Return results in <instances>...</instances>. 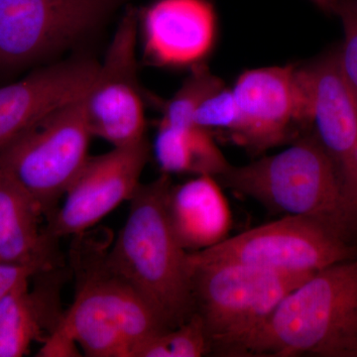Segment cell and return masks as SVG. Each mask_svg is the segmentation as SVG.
<instances>
[{"instance_id":"obj_1","label":"cell","mask_w":357,"mask_h":357,"mask_svg":"<svg viewBox=\"0 0 357 357\" xmlns=\"http://www.w3.org/2000/svg\"><path fill=\"white\" fill-rule=\"evenodd\" d=\"M215 178L272 213L314 218L357 246V202L312 129L283 151L246 165L230 164Z\"/></svg>"},{"instance_id":"obj_2","label":"cell","mask_w":357,"mask_h":357,"mask_svg":"<svg viewBox=\"0 0 357 357\" xmlns=\"http://www.w3.org/2000/svg\"><path fill=\"white\" fill-rule=\"evenodd\" d=\"M166 174L140 184L107 261L149 303L169 330L194 314L189 251L178 243L167 213Z\"/></svg>"},{"instance_id":"obj_3","label":"cell","mask_w":357,"mask_h":357,"mask_svg":"<svg viewBox=\"0 0 357 357\" xmlns=\"http://www.w3.org/2000/svg\"><path fill=\"white\" fill-rule=\"evenodd\" d=\"M357 357V258L294 289L249 342L245 356Z\"/></svg>"},{"instance_id":"obj_4","label":"cell","mask_w":357,"mask_h":357,"mask_svg":"<svg viewBox=\"0 0 357 357\" xmlns=\"http://www.w3.org/2000/svg\"><path fill=\"white\" fill-rule=\"evenodd\" d=\"M93 243L77 238L73 249L76 295L60 326L86 356L134 357L141 345L168 326L110 267L102 244Z\"/></svg>"},{"instance_id":"obj_5","label":"cell","mask_w":357,"mask_h":357,"mask_svg":"<svg viewBox=\"0 0 357 357\" xmlns=\"http://www.w3.org/2000/svg\"><path fill=\"white\" fill-rule=\"evenodd\" d=\"M194 314L211 354L245 356L249 342L294 289L314 274L273 271L241 263H191Z\"/></svg>"},{"instance_id":"obj_6","label":"cell","mask_w":357,"mask_h":357,"mask_svg":"<svg viewBox=\"0 0 357 357\" xmlns=\"http://www.w3.org/2000/svg\"><path fill=\"white\" fill-rule=\"evenodd\" d=\"M84 96L52 110L0 151V166L24 188L48 220L89 157L93 135Z\"/></svg>"},{"instance_id":"obj_7","label":"cell","mask_w":357,"mask_h":357,"mask_svg":"<svg viewBox=\"0 0 357 357\" xmlns=\"http://www.w3.org/2000/svg\"><path fill=\"white\" fill-rule=\"evenodd\" d=\"M128 0H0V77L73 48Z\"/></svg>"},{"instance_id":"obj_8","label":"cell","mask_w":357,"mask_h":357,"mask_svg":"<svg viewBox=\"0 0 357 357\" xmlns=\"http://www.w3.org/2000/svg\"><path fill=\"white\" fill-rule=\"evenodd\" d=\"M357 258V246L314 218L284 215L189 253L191 263H241L273 271L312 274Z\"/></svg>"},{"instance_id":"obj_9","label":"cell","mask_w":357,"mask_h":357,"mask_svg":"<svg viewBox=\"0 0 357 357\" xmlns=\"http://www.w3.org/2000/svg\"><path fill=\"white\" fill-rule=\"evenodd\" d=\"M231 89L239 115L230 137L250 151H266L287 142L297 129L312 128L307 67L284 65L248 70Z\"/></svg>"},{"instance_id":"obj_10","label":"cell","mask_w":357,"mask_h":357,"mask_svg":"<svg viewBox=\"0 0 357 357\" xmlns=\"http://www.w3.org/2000/svg\"><path fill=\"white\" fill-rule=\"evenodd\" d=\"M138 15L128 7L122 16L95 81L84 96L91 133L114 147L145 139L144 95L137 77Z\"/></svg>"},{"instance_id":"obj_11","label":"cell","mask_w":357,"mask_h":357,"mask_svg":"<svg viewBox=\"0 0 357 357\" xmlns=\"http://www.w3.org/2000/svg\"><path fill=\"white\" fill-rule=\"evenodd\" d=\"M149 155V145L144 139L89 157L66 191L63 206L48 220L46 231L57 239L88 231L119 204L132 198Z\"/></svg>"},{"instance_id":"obj_12","label":"cell","mask_w":357,"mask_h":357,"mask_svg":"<svg viewBox=\"0 0 357 357\" xmlns=\"http://www.w3.org/2000/svg\"><path fill=\"white\" fill-rule=\"evenodd\" d=\"M100 64L76 56L0 88V151L52 110L86 95Z\"/></svg>"},{"instance_id":"obj_13","label":"cell","mask_w":357,"mask_h":357,"mask_svg":"<svg viewBox=\"0 0 357 357\" xmlns=\"http://www.w3.org/2000/svg\"><path fill=\"white\" fill-rule=\"evenodd\" d=\"M145 57L163 67L196 66L210 54L217 15L208 0H157L141 15Z\"/></svg>"},{"instance_id":"obj_14","label":"cell","mask_w":357,"mask_h":357,"mask_svg":"<svg viewBox=\"0 0 357 357\" xmlns=\"http://www.w3.org/2000/svg\"><path fill=\"white\" fill-rule=\"evenodd\" d=\"M311 82L312 129L357 202V105L337 55L307 66Z\"/></svg>"},{"instance_id":"obj_15","label":"cell","mask_w":357,"mask_h":357,"mask_svg":"<svg viewBox=\"0 0 357 357\" xmlns=\"http://www.w3.org/2000/svg\"><path fill=\"white\" fill-rule=\"evenodd\" d=\"M52 271L34 275L32 288L25 281L0 298V357L26 356L61 323L64 312Z\"/></svg>"},{"instance_id":"obj_16","label":"cell","mask_w":357,"mask_h":357,"mask_svg":"<svg viewBox=\"0 0 357 357\" xmlns=\"http://www.w3.org/2000/svg\"><path fill=\"white\" fill-rule=\"evenodd\" d=\"M167 213L178 243L189 252L222 243L231 227V211L222 185L210 175L171 185Z\"/></svg>"},{"instance_id":"obj_17","label":"cell","mask_w":357,"mask_h":357,"mask_svg":"<svg viewBox=\"0 0 357 357\" xmlns=\"http://www.w3.org/2000/svg\"><path fill=\"white\" fill-rule=\"evenodd\" d=\"M38 204L0 166V262L55 267L57 238L40 222Z\"/></svg>"},{"instance_id":"obj_18","label":"cell","mask_w":357,"mask_h":357,"mask_svg":"<svg viewBox=\"0 0 357 357\" xmlns=\"http://www.w3.org/2000/svg\"><path fill=\"white\" fill-rule=\"evenodd\" d=\"M154 155L164 174L210 175L218 178L230 164L213 133L199 126H171L159 122Z\"/></svg>"},{"instance_id":"obj_19","label":"cell","mask_w":357,"mask_h":357,"mask_svg":"<svg viewBox=\"0 0 357 357\" xmlns=\"http://www.w3.org/2000/svg\"><path fill=\"white\" fill-rule=\"evenodd\" d=\"M211 354L203 321L194 314L182 325L141 345L134 357H201Z\"/></svg>"},{"instance_id":"obj_20","label":"cell","mask_w":357,"mask_h":357,"mask_svg":"<svg viewBox=\"0 0 357 357\" xmlns=\"http://www.w3.org/2000/svg\"><path fill=\"white\" fill-rule=\"evenodd\" d=\"M222 84V79L206 66H194L181 89L166 102L160 122L171 126H194L195 114L199 105Z\"/></svg>"},{"instance_id":"obj_21","label":"cell","mask_w":357,"mask_h":357,"mask_svg":"<svg viewBox=\"0 0 357 357\" xmlns=\"http://www.w3.org/2000/svg\"><path fill=\"white\" fill-rule=\"evenodd\" d=\"M238 107L232 89L223 84L206 96L194 116L195 126L210 131H227L231 136L238 123Z\"/></svg>"},{"instance_id":"obj_22","label":"cell","mask_w":357,"mask_h":357,"mask_svg":"<svg viewBox=\"0 0 357 357\" xmlns=\"http://www.w3.org/2000/svg\"><path fill=\"white\" fill-rule=\"evenodd\" d=\"M337 14L342 20L344 41L337 52L340 74L357 105V7L356 0H340Z\"/></svg>"},{"instance_id":"obj_23","label":"cell","mask_w":357,"mask_h":357,"mask_svg":"<svg viewBox=\"0 0 357 357\" xmlns=\"http://www.w3.org/2000/svg\"><path fill=\"white\" fill-rule=\"evenodd\" d=\"M48 265L15 264V263L0 262V298L9 291L17 287L23 282L31 280L32 277L45 270L54 269Z\"/></svg>"},{"instance_id":"obj_24","label":"cell","mask_w":357,"mask_h":357,"mask_svg":"<svg viewBox=\"0 0 357 357\" xmlns=\"http://www.w3.org/2000/svg\"><path fill=\"white\" fill-rule=\"evenodd\" d=\"M79 345L69 333L60 326L47 335L37 356L75 357L79 356Z\"/></svg>"},{"instance_id":"obj_25","label":"cell","mask_w":357,"mask_h":357,"mask_svg":"<svg viewBox=\"0 0 357 357\" xmlns=\"http://www.w3.org/2000/svg\"><path fill=\"white\" fill-rule=\"evenodd\" d=\"M326 13H337L340 0H310Z\"/></svg>"},{"instance_id":"obj_26","label":"cell","mask_w":357,"mask_h":357,"mask_svg":"<svg viewBox=\"0 0 357 357\" xmlns=\"http://www.w3.org/2000/svg\"><path fill=\"white\" fill-rule=\"evenodd\" d=\"M356 7H357V0H356Z\"/></svg>"}]
</instances>
